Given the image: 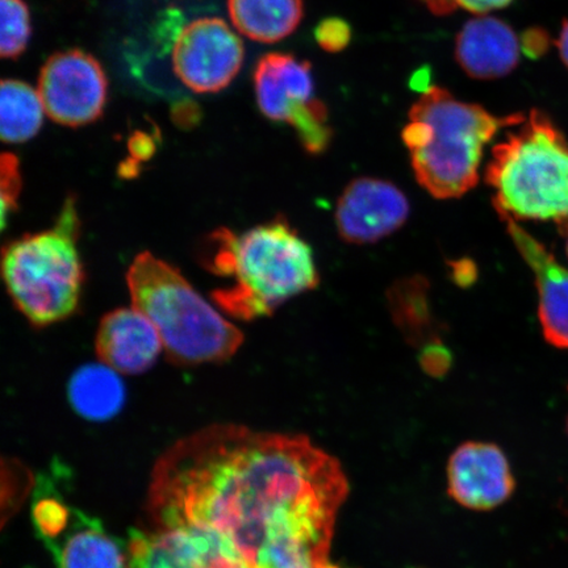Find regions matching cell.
Returning <instances> with one entry per match:
<instances>
[{
    "mask_svg": "<svg viewBox=\"0 0 568 568\" xmlns=\"http://www.w3.org/2000/svg\"><path fill=\"white\" fill-rule=\"evenodd\" d=\"M347 493L307 437L216 424L159 459L148 510L158 529L212 532L247 568H322Z\"/></svg>",
    "mask_w": 568,
    "mask_h": 568,
    "instance_id": "cell-1",
    "label": "cell"
},
{
    "mask_svg": "<svg viewBox=\"0 0 568 568\" xmlns=\"http://www.w3.org/2000/svg\"><path fill=\"white\" fill-rule=\"evenodd\" d=\"M209 245L204 266L229 282L213 291L212 300L233 318L251 322L273 315L291 297L318 284L311 246L284 220L243 233L217 230Z\"/></svg>",
    "mask_w": 568,
    "mask_h": 568,
    "instance_id": "cell-2",
    "label": "cell"
},
{
    "mask_svg": "<svg viewBox=\"0 0 568 568\" xmlns=\"http://www.w3.org/2000/svg\"><path fill=\"white\" fill-rule=\"evenodd\" d=\"M524 119L521 113L495 116L443 88L424 90L403 131L416 180L437 199L465 195L479 181L483 149L503 128Z\"/></svg>",
    "mask_w": 568,
    "mask_h": 568,
    "instance_id": "cell-3",
    "label": "cell"
},
{
    "mask_svg": "<svg viewBox=\"0 0 568 568\" xmlns=\"http://www.w3.org/2000/svg\"><path fill=\"white\" fill-rule=\"evenodd\" d=\"M126 283L133 307L151 320L174 364H222L243 345V332L224 312L205 301L180 270L152 253L134 258Z\"/></svg>",
    "mask_w": 568,
    "mask_h": 568,
    "instance_id": "cell-4",
    "label": "cell"
},
{
    "mask_svg": "<svg viewBox=\"0 0 568 568\" xmlns=\"http://www.w3.org/2000/svg\"><path fill=\"white\" fill-rule=\"evenodd\" d=\"M486 181L504 220L552 222L568 231V141L541 111H530L494 146Z\"/></svg>",
    "mask_w": 568,
    "mask_h": 568,
    "instance_id": "cell-5",
    "label": "cell"
},
{
    "mask_svg": "<svg viewBox=\"0 0 568 568\" xmlns=\"http://www.w3.org/2000/svg\"><path fill=\"white\" fill-rule=\"evenodd\" d=\"M80 232L77 202L69 197L52 229L27 234L3 248L7 291L20 314L34 326L60 323L80 305L84 283Z\"/></svg>",
    "mask_w": 568,
    "mask_h": 568,
    "instance_id": "cell-6",
    "label": "cell"
},
{
    "mask_svg": "<svg viewBox=\"0 0 568 568\" xmlns=\"http://www.w3.org/2000/svg\"><path fill=\"white\" fill-rule=\"evenodd\" d=\"M106 90L101 63L80 49L49 57L39 75L42 105L60 125L78 128L97 122L103 115Z\"/></svg>",
    "mask_w": 568,
    "mask_h": 568,
    "instance_id": "cell-7",
    "label": "cell"
},
{
    "mask_svg": "<svg viewBox=\"0 0 568 568\" xmlns=\"http://www.w3.org/2000/svg\"><path fill=\"white\" fill-rule=\"evenodd\" d=\"M243 41L224 20L204 18L183 28L173 47L174 73L199 94L222 91L243 67Z\"/></svg>",
    "mask_w": 568,
    "mask_h": 568,
    "instance_id": "cell-8",
    "label": "cell"
},
{
    "mask_svg": "<svg viewBox=\"0 0 568 568\" xmlns=\"http://www.w3.org/2000/svg\"><path fill=\"white\" fill-rule=\"evenodd\" d=\"M516 480L499 446L466 443L447 464V491L459 506L480 510L500 507L514 495Z\"/></svg>",
    "mask_w": 568,
    "mask_h": 568,
    "instance_id": "cell-9",
    "label": "cell"
},
{
    "mask_svg": "<svg viewBox=\"0 0 568 568\" xmlns=\"http://www.w3.org/2000/svg\"><path fill=\"white\" fill-rule=\"evenodd\" d=\"M408 215L407 197L393 183L361 178L341 195L336 223L347 243L371 244L399 230Z\"/></svg>",
    "mask_w": 568,
    "mask_h": 568,
    "instance_id": "cell-10",
    "label": "cell"
},
{
    "mask_svg": "<svg viewBox=\"0 0 568 568\" xmlns=\"http://www.w3.org/2000/svg\"><path fill=\"white\" fill-rule=\"evenodd\" d=\"M126 568H247L226 554L222 542L203 529L132 530Z\"/></svg>",
    "mask_w": 568,
    "mask_h": 568,
    "instance_id": "cell-11",
    "label": "cell"
},
{
    "mask_svg": "<svg viewBox=\"0 0 568 568\" xmlns=\"http://www.w3.org/2000/svg\"><path fill=\"white\" fill-rule=\"evenodd\" d=\"M99 361L123 375L149 371L163 352L160 333L141 311L131 305L110 312L97 332Z\"/></svg>",
    "mask_w": 568,
    "mask_h": 568,
    "instance_id": "cell-12",
    "label": "cell"
},
{
    "mask_svg": "<svg viewBox=\"0 0 568 568\" xmlns=\"http://www.w3.org/2000/svg\"><path fill=\"white\" fill-rule=\"evenodd\" d=\"M506 222L518 253L535 274L544 336L552 346L568 349V268L521 225Z\"/></svg>",
    "mask_w": 568,
    "mask_h": 568,
    "instance_id": "cell-13",
    "label": "cell"
},
{
    "mask_svg": "<svg viewBox=\"0 0 568 568\" xmlns=\"http://www.w3.org/2000/svg\"><path fill=\"white\" fill-rule=\"evenodd\" d=\"M521 41L503 20L478 16L462 28L456 40V60L477 80L506 77L520 61Z\"/></svg>",
    "mask_w": 568,
    "mask_h": 568,
    "instance_id": "cell-14",
    "label": "cell"
},
{
    "mask_svg": "<svg viewBox=\"0 0 568 568\" xmlns=\"http://www.w3.org/2000/svg\"><path fill=\"white\" fill-rule=\"evenodd\" d=\"M254 87L261 112L274 122L287 123L297 109L314 99L310 63L290 54L262 57L254 71Z\"/></svg>",
    "mask_w": 568,
    "mask_h": 568,
    "instance_id": "cell-15",
    "label": "cell"
},
{
    "mask_svg": "<svg viewBox=\"0 0 568 568\" xmlns=\"http://www.w3.org/2000/svg\"><path fill=\"white\" fill-rule=\"evenodd\" d=\"M57 568H125L126 550L101 521L74 509L65 532L48 544Z\"/></svg>",
    "mask_w": 568,
    "mask_h": 568,
    "instance_id": "cell-16",
    "label": "cell"
},
{
    "mask_svg": "<svg viewBox=\"0 0 568 568\" xmlns=\"http://www.w3.org/2000/svg\"><path fill=\"white\" fill-rule=\"evenodd\" d=\"M120 375L103 362L78 368L68 386L71 407L89 422L111 420L125 404Z\"/></svg>",
    "mask_w": 568,
    "mask_h": 568,
    "instance_id": "cell-17",
    "label": "cell"
},
{
    "mask_svg": "<svg viewBox=\"0 0 568 568\" xmlns=\"http://www.w3.org/2000/svg\"><path fill=\"white\" fill-rule=\"evenodd\" d=\"M234 28L247 39L273 44L295 32L303 0H229Z\"/></svg>",
    "mask_w": 568,
    "mask_h": 568,
    "instance_id": "cell-18",
    "label": "cell"
},
{
    "mask_svg": "<svg viewBox=\"0 0 568 568\" xmlns=\"http://www.w3.org/2000/svg\"><path fill=\"white\" fill-rule=\"evenodd\" d=\"M38 90L26 82L4 80L0 84V136L9 144H20L39 133L44 119Z\"/></svg>",
    "mask_w": 568,
    "mask_h": 568,
    "instance_id": "cell-19",
    "label": "cell"
},
{
    "mask_svg": "<svg viewBox=\"0 0 568 568\" xmlns=\"http://www.w3.org/2000/svg\"><path fill=\"white\" fill-rule=\"evenodd\" d=\"M52 485V480L41 477L32 506L33 527L45 546L67 531L75 509L63 501L62 495L57 494Z\"/></svg>",
    "mask_w": 568,
    "mask_h": 568,
    "instance_id": "cell-20",
    "label": "cell"
},
{
    "mask_svg": "<svg viewBox=\"0 0 568 568\" xmlns=\"http://www.w3.org/2000/svg\"><path fill=\"white\" fill-rule=\"evenodd\" d=\"M0 55L17 60L26 52L31 38L30 10L24 0H0Z\"/></svg>",
    "mask_w": 568,
    "mask_h": 568,
    "instance_id": "cell-21",
    "label": "cell"
},
{
    "mask_svg": "<svg viewBox=\"0 0 568 568\" xmlns=\"http://www.w3.org/2000/svg\"><path fill=\"white\" fill-rule=\"evenodd\" d=\"M287 123L295 128L305 151L318 154L329 145L332 130L328 125V111L317 99H312L297 109Z\"/></svg>",
    "mask_w": 568,
    "mask_h": 568,
    "instance_id": "cell-22",
    "label": "cell"
},
{
    "mask_svg": "<svg viewBox=\"0 0 568 568\" xmlns=\"http://www.w3.org/2000/svg\"><path fill=\"white\" fill-rule=\"evenodd\" d=\"M0 178H2V224L3 229L11 212L18 209L21 190L20 163L16 154L3 153L0 158Z\"/></svg>",
    "mask_w": 568,
    "mask_h": 568,
    "instance_id": "cell-23",
    "label": "cell"
},
{
    "mask_svg": "<svg viewBox=\"0 0 568 568\" xmlns=\"http://www.w3.org/2000/svg\"><path fill=\"white\" fill-rule=\"evenodd\" d=\"M317 44L329 53L344 51L352 39L351 26L347 21L338 18L325 19L315 31Z\"/></svg>",
    "mask_w": 568,
    "mask_h": 568,
    "instance_id": "cell-24",
    "label": "cell"
},
{
    "mask_svg": "<svg viewBox=\"0 0 568 568\" xmlns=\"http://www.w3.org/2000/svg\"><path fill=\"white\" fill-rule=\"evenodd\" d=\"M428 9L436 16H449L458 10H466L477 16L504 9L513 0H423Z\"/></svg>",
    "mask_w": 568,
    "mask_h": 568,
    "instance_id": "cell-25",
    "label": "cell"
},
{
    "mask_svg": "<svg viewBox=\"0 0 568 568\" xmlns=\"http://www.w3.org/2000/svg\"><path fill=\"white\" fill-rule=\"evenodd\" d=\"M174 124L182 130H190L201 123L202 111L193 101H182L174 104L172 110Z\"/></svg>",
    "mask_w": 568,
    "mask_h": 568,
    "instance_id": "cell-26",
    "label": "cell"
},
{
    "mask_svg": "<svg viewBox=\"0 0 568 568\" xmlns=\"http://www.w3.org/2000/svg\"><path fill=\"white\" fill-rule=\"evenodd\" d=\"M548 34L541 30H530L524 34L521 40L523 51L531 57V59H537V57L544 54L546 49H548Z\"/></svg>",
    "mask_w": 568,
    "mask_h": 568,
    "instance_id": "cell-27",
    "label": "cell"
},
{
    "mask_svg": "<svg viewBox=\"0 0 568 568\" xmlns=\"http://www.w3.org/2000/svg\"><path fill=\"white\" fill-rule=\"evenodd\" d=\"M130 151L136 160H148L155 151L154 142L144 132H134L130 139Z\"/></svg>",
    "mask_w": 568,
    "mask_h": 568,
    "instance_id": "cell-28",
    "label": "cell"
},
{
    "mask_svg": "<svg viewBox=\"0 0 568 568\" xmlns=\"http://www.w3.org/2000/svg\"><path fill=\"white\" fill-rule=\"evenodd\" d=\"M558 49L566 67L568 68V21L562 27L558 39Z\"/></svg>",
    "mask_w": 568,
    "mask_h": 568,
    "instance_id": "cell-29",
    "label": "cell"
},
{
    "mask_svg": "<svg viewBox=\"0 0 568 568\" xmlns=\"http://www.w3.org/2000/svg\"><path fill=\"white\" fill-rule=\"evenodd\" d=\"M322 568H339V567H337V566H335V565H331V564L328 562V564H326V565H325L324 567H322Z\"/></svg>",
    "mask_w": 568,
    "mask_h": 568,
    "instance_id": "cell-30",
    "label": "cell"
},
{
    "mask_svg": "<svg viewBox=\"0 0 568 568\" xmlns=\"http://www.w3.org/2000/svg\"><path fill=\"white\" fill-rule=\"evenodd\" d=\"M564 236H566V239H567V245H566V247H567V255H568V231L564 234Z\"/></svg>",
    "mask_w": 568,
    "mask_h": 568,
    "instance_id": "cell-31",
    "label": "cell"
},
{
    "mask_svg": "<svg viewBox=\"0 0 568 568\" xmlns=\"http://www.w3.org/2000/svg\"><path fill=\"white\" fill-rule=\"evenodd\" d=\"M566 425H567V435H568V417H567V424Z\"/></svg>",
    "mask_w": 568,
    "mask_h": 568,
    "instance_id": "cell-32",
    "label": "cell"
},
{
    "mask_svg": "<svg viewBox=\"0 0 568 568\" xmlns=\"http://www.w3.org/2000/svg\"><path fill=\"white\" fill-rule=\"evenodd\" d=\"M412 568H420V567H412Z\"/></svg>",
    "mask_w": 568,
    "mask_h": 568,
    "instance_id": "cell-33",
    "label": "cell"
}]
</instances>
